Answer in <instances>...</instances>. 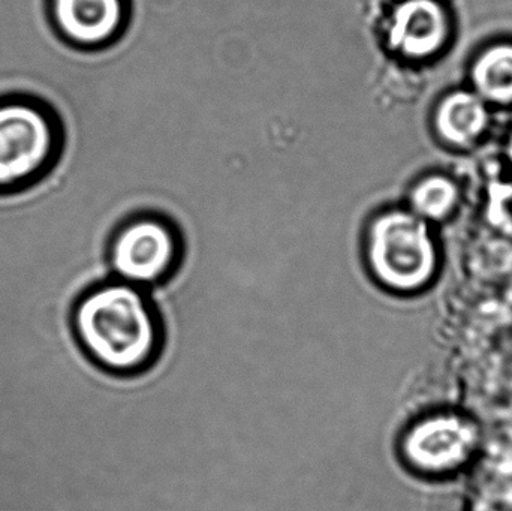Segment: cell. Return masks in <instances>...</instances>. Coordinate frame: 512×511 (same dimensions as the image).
<instances>
[{
	"label": "cell",
	"mask_w": 512,
	"mask_h": 511,
	"mask_svg": "<svg viewBox=\"0 0 512 511\" xmlns=\"http://www.w3.org/2000/svg\"><path fill=\"white\" fill-rule=\"evenodd\" d=\"M459 197L456 182L442 174H432L412 188L409 204L412 212L424 221H442L456 209Z\"/></svg>",
	"instance_id": "30bf717a"
},
{
	"label": "cell",
	"mask_w": 512,
	"mask_h": 511,
	"mask_svg": "<svg viewBox=\"0 0 512 511\" xmlns=\"http://www.w3.org/2000/svg\"><path fill=\"white\" fill-rule=\"evenodd\" d=\"M489 122L487 102L469 90L448 93L436 108V134L460 149L474 144L486 132Z\"/></svg>",
	"instance_id": "ba28073f"
},
{
	"label": "cell",
	"mask_w": 512,
	"mask_h": 511,
	"mask_svg": "<svg viewBox=\"0 0 512 511\" xmlns=\"http://www.w3.org/2000/svg\"><path fill=\"white\" fill-rule=\"evenodd\" d=\"M367 264L373 278L394 293H417L438 267L429 224L412 210L379 213L367 228Z\"/></svg>",
	"instance_id": "3957f363"
},
{
	"label": "cell",
	"mask_w": 512,
	"mask_h": 511,
	"mask_svg": "<svg viewBox=\"0 0 512 511\" xmlns=\"http://www.w3.org/2000/svg\"><path fill=\"white\" fill-rule=\"evenodd\" d=\"M450 36V17L441 0H402L388 23L391 50L408 59H426L442 50Z\"/></svg>",
	"instance_id": "52a82bcc"
},
{
	"label": "cell",
	"mask_w": 512,
	"mask_h": 511,
	"mask_svg": "<svg viewBox=\"0 0 512 511\" xmlns=\"http://www.w3.org/2000/svg\"><path fill=\"white\" fill-rule=\"evenodd\" d=\"M481 443L480 428L456 411H436L415 420L399 441L406 467L424 477H444L469 464Z\"/></svg>",
	"instance_id": "277c9868"
},
{
	"label": "cell",
	"mask_w": 512,
	"mask_h": 511,
	"mask_svg": "<svg viewBox=\"0 0 512 511\" xmlns=\"http://www.w3.org/2000/svg\"><path fill=\"white\" fill-rule=\"evenodd\" d=\"M177 249L176 234L167 222L137 219L114 236L110 266L120 281L137 287L156 284L173 269Z\"/></svg>",
	"instance_id": "5b68a950"
},
{
	"label": "cell",
	"mask_w": 512,
	"mask_h": 511,
	"mask_svg": "<svg viewBox=\"0 0 512 511\" xmlns=\"http://www.w3.org/2000/svg\"><path fill=\"white\" fill-rule=\"evenodd\" d=\"M69 323L84 356L108 375H134L158 360L161 321L137 285L105 282L77 297Z\"/></svg>",
	"instance_id": "6da1fadb"
},
{
	"label": "cell",
	"mask_w": 512,
	"mask_h": 511,
	"mask_svg": "<svg viewBox=\"0 0 512 511\" xmlns=\"http://www.w3.org/2000/svg\"><path fill=\"white\" fill-rule=\"evenodd\" d=\"M63 150L65 128L50 104L24 93L0 96V195L38 185Z\"/></svg>",
	"instance_id": "7a4b0ae2"
},
{
	"label": "cell",
	"mask_w": 512,
	"mask_h": 511,
	"mask_svg": "<svg viewBox=\"0 0 512 511\" xmlns=\"http://www.w3.org/2000/svg\"><path fill=\"white\" fill-rule=\"evenodd\" d=\"M471 81L487 104L512 105V44L486 48L472 65Z\"/></svg>",
	"instance_id": "9c48e42d"
},
{
	"label": "cell",
	"mask_w": 512,
	"mask_h": 511,
	"mask_svg": "<svg viewBox=\"0 0 512 511\" xmlns=\"http://www.w3.org/2000/svg\"><path fill=\"white\" fill-rule=\"evenodd\" d=\"M507 153H508V158H510V161L512 164V132L510 135V140H508Z\"/></svg>",
	"instance_id": "8fae6325"
},
{
	"label": "cell",
	"mask_w": 512,
	"mask_h": 511,
	"mask_svg": "<svg viewBox=\"0 0 512 511\" xmlns=\"http://www.w3.org/2000/svg\"><path fill=\"white\" fill-rule=\"evenodd\" d=\"M47 14L60 41L78 50L105 47L125 23L123 0H47Z\"/></svg>",
	"instance_id": "8992f818"
}]
</instances>
